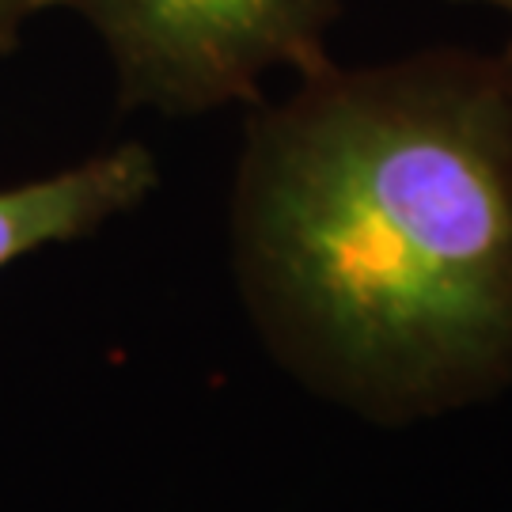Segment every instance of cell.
<instances>
[{
    "label": "cell",
    "instance_id": "cell-3",
    "mask_svg": "<svg viewBox=\"0 0 512 512\" xmlns=\"http://www.w3.org/2000/svg\"><path fill=\"white\" fill-rule=\"evenodd\" d=\"M160 186L152 148L141 141L103 148L76 164L0 186V270L46 247L95 236Z\"/></svg>",
    "mask_w": 512,
    "mask_h": 512
},
{
    "label": "cell",
    "instance_id": "cell-5",
    "mask_svg": "<svg viewBox=\"0 0 512 512\" xmlns=\"http://www.w3.org/2000/svg\"><path fill=\"white\" fill-rule=\"evenodd\" d=\"M463 4H486V8H497L512 19V0H463Z\"/></svg>",
    "mask_w": 512,
    "mask_h": 512
},
{
    "label": "cell",
    "instance_id": "cell-4",
    "mask_svg": "<svg viewBox=\"0 0 512 512\" xmlns=\"http://www.w3.org/2000/svg\"><path fill=\"white\" fill-rule=\"evenodd\" d=\"M35 12H42L38 0H0V57L12 50L19 27L35 16Z\"/></svg>",
    "mask_w": 512,
    "mask_h": 512
},
{
    "label": "cell",
    "instance_id": "cell-2",
    "mask_svg": "<svg viewBox=\"0 0 512 512\" xmlns=\"http://www.w3.org/2000/svg\"><path fill=\"white\" fill-rule=\"evenodd\" d=\"M342 0H38L84 19L129 107L190 118L258 103L277 73L327 61Z\"/></svg>",
    "mask_w": 512,
    "mask_h": 512
},
{
    "label": "cell",
    "instance_id": "cell-1",
    "mask_svg": "<svg viewBox=\"0 0 512 512\" xmlns=\"http://www.w3.org/2000/svg\"><path fill=\"white\" fill-rule=\"evenodd\" d=\"M232 270L262 346L380 425L512 384V42L296 73L243 129Z\"/></svg>",
    "mask_w": 512,
    "mask_h": 512
}]
</instances>
